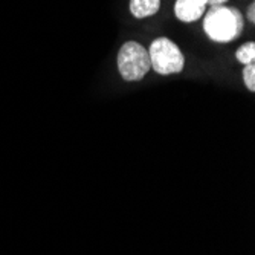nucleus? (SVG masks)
Listing matches in <instances>:
<instances>
[{
    "label": "nucleus",
    "mask_w": 255,
    "mask_h": 255,
    "mask_svg": "<svg viewBox=\"0 0 255 255\" xmlns=\"http://www.w3.org/2000/svg\"><path fill=\"white\" fill-rule=\"evenodd\" d=\"M148 57L151 69L159 75L179 74L185 67V58L179 46L167 37H159L151 41Z\"/></svg>",
    "instance_id": "7ed1b4c3"
},
{
    "label": "nucleus",
    "mask_w": 255,
    "mask_h": 255,
    "mask_svg": "<svg viewBox=\"0 0 255 255\" xmlns=\"http://www.w3.org/2000/svg\"><path fill=\"white\" fill-rule=\"evenodd\" d=\"M248 18H249L251 23L255 21V3H254V2H252V3L249 5V8H248Z\"/></svg>",
    "instance_id": "6e6552de"
},
{
    "label": "nucleus",
    "mask_w": 255,
    "mask_h": 255,
    "mask_svg": "<svg viewBox=\"0 0 255 255\" xmlns=\"http://www.w3.org/2000/svg\"><path fill=\"white\" fill-rule=\"evenodd\" d=\"M243 80H245L246 87L251 92H254L255 90V66H254V63L246 64L243 67Z\"/></svg>",
    "instance_id": "0eeeda50"
},
{
    "label": "nucleus",
    "mask_w": 255,
    "mask_h": 255,
    "mask_svg": "<svg viewBox=\"0 0 255 255\" xmlns=\"http://www.w3.org/2000/svg\"><path fill=\"white\" fill-rule=\"evenodd\" d=\"M206 2H208V6H219V5L226 3L228 0H206Z\"/></svg>",
    "instance_id": "1a4fd4ad"
},
{
    "label": "nucleus",
    "mask_w": 255,
    "mask_h": 255,
    "mask_svg": "<svg viewBox=\"0 0 255 255\" xmlns=\"http://www.w3.org/2000/svg\"><path fill=\"white\" fill-rule=\"evenodd\" d=\"M236 58L245 66L254 63V60H255V43L249 41V43H245L243 46H240L236 52Z\"/></svg>",
    "instance_id": "423d86ee"
},
{
    "label": "nucleus",
    "mask_w": 255,
    "mask_h": 255,
    "mask_svg": "<svg viewBox=\"0 0 255 255\" xmlns=\"http://www.w3.org/2000/svg\"><path fill=\"white\" fill-rule=\"evenodd\" d=\"M206 6V0H176L174 14L180 21L191 23L203 15Z\"/></svg>",
    "instance_id": "20e7f679"
},
{
    "label": "nucleus",
    "mask_w": 255,
    "mask_h": 255,
    "mask_svg": "<svg viewBox=\"0 0 255 255\" xmlns=\"http://www.w3.org/2000/svg\"><path fill=\"white\" fill-rule=\"evenodd\" d=\"M206 35L217 43H228L243 31V17L234 9L223 5L211 6L203 20Z\"/></svg>",
    "instance_id": "f257e3e1"
},
{
    "label": "nucleus",
    "mask_w": 255,
    "mask_h": 255,
    "mask_svg": "<svg viewBox=\"0 0 255 255\" xmlns=\"http://www.w3.org/2000/svg\"><path fill=\"white\" fill-rule=\"evenodd\" d=\"M118 71L124 81H141L151 69L148 51L137 41H127L118 52Z\"/></svg>",
    "instance_id": "f03ea898"
},
{
    "label": "nucleus",
    "mask_w": 255,
    "mask_h": 255,
    "mask_svg": "<svg viewBox=\"0 0 255 255\" xmlns=\"http://www.w3.org/2000/svg\"><path fill=\"white\" fill-rule=\"evenodd\" d=\"M160 8V0H130V12L134 18L154 15Z\"/></svg>",
    "instance_id": "39448f33"
}]
</instances>
